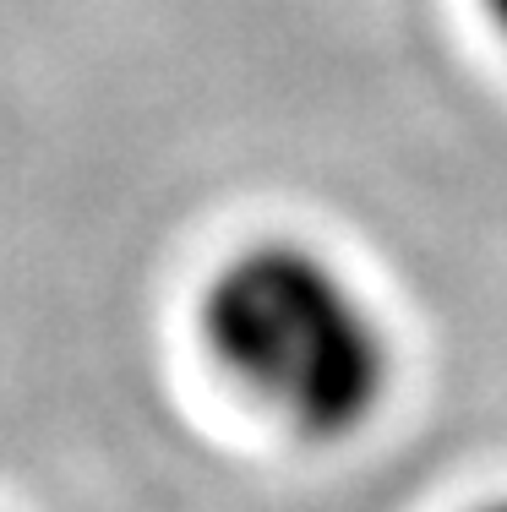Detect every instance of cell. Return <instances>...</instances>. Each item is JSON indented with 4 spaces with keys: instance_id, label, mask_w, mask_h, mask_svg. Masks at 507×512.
Listing matches in <instances>:
<instances>
[{
    "instance_id": "obj_1",
    "label": "cell",
    "mask_w": 507,
    "mask_h": 512,
    "mask_svg": "<svg viewBox=\"0 0 507 512\" xmlns=\"http://www.w3.org/2000/svg\"><path fill=\"white\" fill-rule=\"evenodd\" d=\"M197 327L224 382L300 442L366 431L393 382V344L355 278L300 240H257L219 262Z\"/></svg>"
},
{
    "instance_id": "obj_2",
    "label": "cell",
    "mask_w": 507,
    "mask_h": 512,
    "mask_svg": "<svg viewBox=\"0 0 507 512\" xmlns=\"http://www.w3.org/2000/svg\"><path fill=\"white\" fill-rule=\"evenodd\" d=\"M486 11H491V22H497V33L507 39V0H486Z\"/></svg>"
},
{
    "instance_id": "obj_3",
    "label": "cell",
    "mask_w": 507,
    "mask_h": 512,
    "mask_svg": "<svg viewBox=\"0 0 507 512\" xmlns=\"http://www.w3.org/2000/svg\"><path fill=\"white\" fill-rule=\"evenodd\" d=\"M480 512H507V502H486V507H480Z\"/></svg>"
}]
</instances>
